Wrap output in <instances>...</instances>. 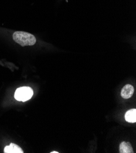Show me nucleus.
Returning <instances> with one entry per match:
<instances>
[{
  "instance_id": "nucleus-2",
  "label": "nucleus",
  "mask_w": 136,
  "mask_h": 153,
  "mask_svg": "<svg viewBox=\"0 0 136 153\" xmlns=\"http://www.w3.org/2000/svg\"><path fill=\"white\" fill-rule=\"evenodd\" d=\"M33 90L29 87L18 88L15 92V98L17 101L25 102L31 99L33 95Z\"/></svg>"
},
{
  "instance_id": "nucleus-6",
  "label": "nucleus",
  "mask_w": 136,
  "mask_h": 153,
  "mask_svg": "<svg viewBox=\"0 0 136 153\" xmlns=\"http://www.w3.org/2000/svg\"><path fill=\"white\" fill-rule=\"evenodd\" d=\"M125 120L129 123H135L136 122V109H133L127 111L125 116Z\"/></svg>"
},
{
  "instance_id": "nucleus-1",
  "label": "nucleus",
  "mask_w": 136,
  "mask_h": 153,
  "mask_svg": "<svg viewBox=\"0 0 136 153\" xmlns=\"http://www.w3.org/2000/svg\"><path fill=\"white\" fill-rule=\"evenodd\" d=\"M13 40L22 47L32 46L36 43V39L34 35L23 31H17L13 34Z\"/></svg>"
},
{
  "instance_id": "nucleus-5",
  "label": "nucleus",
  "mask_w": 136,
  "mask_h": 153,
  "mask_svg": "<svg viewBox=\"0 0 136 153\" xmlns=\"http://www.w3.org/2000/svg\"><path fill=\"white\" fill-rule=\"evenodd\" d=\"M119 151L120 153H132L133 149L129 142H123L120 143Z\"/></svg>"
},
{
  "instance_id": "nucleus-3",
  "label": "nucleus",
  "mask_w": 136,
  "mask_h": 153,
  "mask_svg": "<svg viewBox=\"0 0 136 153\" xmlns=\"http://www.w3.org/2000/svg\"><path fill=\"white\" fill-rule=\"evenodd\" d=\"M134 91V88L133 86L130 84H126L123 87L122 91H121V96L125 99L130 98L132 96Z\"/></svg>"
},
{
  "instance_id": "nucleus-7",
  "label": "nucleus",
  "mask_w": 136,
  "mask_h": 153,
  "mask_svg": "<svg viewBox=\"0 0 136 153\" xmlns=\"http://www.w3.org/2000/svg\"><path fill=\"white\" fill-rule=\"evenodd\" d=\"M51 153H59V152H57V151H52V152H51Z\"/></svg>"
},
{
  "instance_id": "nucleus-4",
  "label": "nucleus",
  "mask_w": 136,
  "mask_h": 153,
  "mask_svg": "<svg viewBox=\"0 0 136 153\" xmlns=\"http://www.w3.org/2000/svg\"><path fill=\"white\" fill-rule=\"evenodd\" d=\"M4 153H23V149L17 145L10 143L9 146H6L4 149Z\"/></svg>"
}]
</instances>
